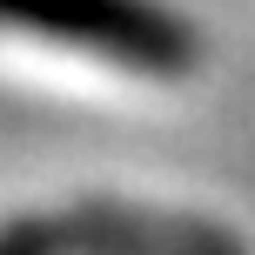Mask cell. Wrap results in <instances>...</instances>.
<instances>
[{
    "mask_svg": "<svg viewBox=\"0 0 255 255\" xmlns=\"http://www.w3.org/2000/svg\"><path fill=\"white\" fill-rule=\"evenodd\" d=\"M0 27L154 81H175L202 61V34L168 0H0Z\"/></svg>",
    "mask_w": 255,
    "mask_h": 255,
    "instance_id": "6da1fadb",
    "label": "cell"
}]
</instances>
